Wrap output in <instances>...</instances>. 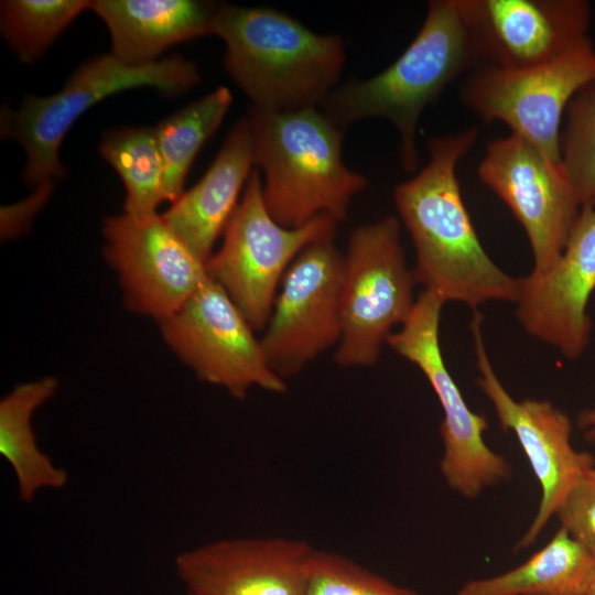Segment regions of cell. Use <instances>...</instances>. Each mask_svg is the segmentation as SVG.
I'll use <instances>...</instances> for the list:
<instances>
[{"label":"cell","instance_id":"d4e9b609","mask_svg":"<svg viewBox=\"0 0 595 595\" xmlns=\"http://www.w3.org/2000/svg\"><path fill=\"white\" fill-rule=\"evenodd\" d=\"M560 138L561 167L582 207L595 205V82L582 88L566 108Z\"/></svg>","mask_w":595,"mask_h":595},{"label":"cell","instance_id":"5b68a950","mask_svg":"<svg viewBox=\"0 0 595 595\" xmlns=\"http://www.w3.org/2000/svg\"><path fill=\"white\" fill-rule=\"evenodd\" d=\"M198 83L197 66L181 55L138 66L126 65L110 53L99 55L80 64L57 93L26 95L19 108H2L1 137L17 141L24 150L22 180L28 186L54 184L66 173L60 159L62 142L94 105L139 87L177 96Z\"/></svg>","mask_w":595,"mask_h":595},{"label":"cell","instance_id":"5bb4252c","mask_svg":"<svg viewBox=\"0 0 595 595\" xmlns=\"http://www.w3.org/2000/svg\"><path fill=\"white\" fill-rule=\"evenodd\" d=\"M482 64L526 68L591 42L586 0H456Z\"/></svg>","mask_w":595,"mask_h":595},{"label":"cell","instance_id":"30bf717a","mask_svg":"<svg viewBox=\"0 0 595 595\" xmlns=\"http://www.w3.org/2000/svg\"><path fill=\"white\" fill-rule=\"evenodd\" d=\"M159 323L164 340L196 376L231 397L245 399L255 387L286 391V381L270 368L255 329L209 277Z\"/></svg>","mask_w":595,"mask_h":595},{"label":"cell","instance_id":"8fae6325","mask_svg":"<svg viewBox=\"0 0 595 595\" xmlns=\"http://www.w3.org/2000/svg\"><path fill=\"white\" fill-rule=\"evenodd\" d=\"M344 255L334 237L305 247L288 268L260 339L272 371L286 380L342 335Z\"/></svg>","mask_w":595,"mask_h":595},{"label":"cell","instance_id":"e0dca14e","mask_svg":"<svg viewBox=\"0 0 595 595\" xmlns=\"http://www.w3.org/2000/svg\"><path fill=\"white\" fill-rule=\"evenodd\" d=\"M313 549L282 537L221 539L180 553L175 570L188 595H305Z\"/></svg>","mask_w":595,"mask_h":595},{"label":"cell","instance_id":"44dd1931","mask_svg":"<svg viewBox=\"0 0 595 595\" xmlns=\"http://www.w3.org/2000/svg\"><path fill=\"white\" fill-rule=\"evenodd\" d=\"M595 560L560 527L519 566L464 583L456 595H586Z\"/></svg>","mask_w":595,"mask_h":595},{"label":"cell","instance_id":"f1b7e54d","mask_svg":"<svg viewBox=\"0 0 595 595\" xmlns=\"http://www.w3.org/2000/svg\"><path fill=\"white\" fill-rule=\"evenodd\" d=\"M586 595H595V573L591 580Z\"/></svg>","mask_w":595,"mask_h":595},{"label":"cell","instance_id":"4fadbf2b","mask_svg":"<svg viewBox=\"0 0 595 595\" xmlns=\"http://www.w3.org/2000/svg\"><path fill=\"white\" fill-rule=\"evenodd\" d=\"M478 176L524 229L533 256L530 273L545 272L563 251L582 208L561 165L511 133L488 143Z\"/></svg>","mask_w":595,"mask_h":595},{"label":"cell","instance_id":"d6986e66","mask_svg":"<svg viewBox=\"0 0 595 595\" xmlns=\"http://www.w3.org/2000/svg\"><path fill=\"white\" fill-rule=\"evenodd\" d=\"M216 2L197 0H94L89 10L107 25L119 62H158L172 45L210 34Z\"/></svg>","mask_w":595,"mask_h":595},{"label":"cell","instance_id":"3957f363","mask_svg":"<svg viewBox=\"0 0 595 595\" xmlns=\"http://www.w3.org/2000/svg\"><path fill=\"white\" fill-rule=\"evenodd\" d=\"M480 65L456 0H432L421 29L383 72L337 86L320 110L339 129L367 118L389 120L400 136L403 167L418 165L416 128L425 107L469 67Z\"/></svg>","mask_w":595,"mask_h":595},{"label":"cell","instance_id":"2e32d148","mask_svg":"<svg viewBox=\"0 0 595 595\" xmlns=\"http://www.w3.org/2000/svg\"><path fill=\"white\" fill-rule=\"evenodd\" d=\"M595 290V205L585 206L565 247L543 273L520 278L516 315L528 334L574 360L592 333L587 305Z\"/></svg>","mask_w":595,"mask_h":595},{"label":"cell","instance_id":"7a4b0ae2","mask_svg":"<svg viewBox=\"0 0 595 595\" xmlns=\"http://www.w3.org/2000/svg\"><path fill=\"white\" fill-rule=\"evenodd\" d=\"M210 34L225 44L229 77L261 110L316 108L345 64L340 36L316 34L270 8L217 3Z\"/></svg>","mask_w":595,"mask_h":595},{"label":"cell","instance_id":"8992f818","mask_svg":"<svg viewBox=\"0 0 595 595\" xmlns=\"http://www.w3.org/2000/svg\"><path fill=\"white\" fill-rule=\"evenodd\" d=\"M416 284L401 244V223L388 216L355 228L344 255L342 335L335 361L342 367L378 363L396 325L409 317Z\"/></svg>","mask_w":595,"mask_h":595},{"label":"cell","instance_id":"9c48e42d","mask_svg":"<svg viewBox=\"0 0 595 595\" xmlns=\"http://www.w3.org/2000/svg\"><path fill=\"white\" fill-rule=\"evenodd\" d=\"M595 82L592 42L552 62L501 68L482 64L466 79L463 101L483 120L501 121L561 165V121L573 97Z\"/></svg>","mask_w":595,"mask_h":595},{"label":"cell","instance_id":"ba28073f","mask_svg":"<svg viewBox=\"0 0 595 595\" xmlns=\"http://www.w3.org/2000/svg\"><path fill=\"white\" fill-rule=\"evenodd\" d=\"M443 305L437 295L423 290L409 317L386 344L428 379L443 411L441 474L452 490L475 499L487 488L508 482L512 468L486 444L487 418L470 410L444 363L440 345Z\"/></svg>","mask_w":595,"mask_h":595},{"label":"cell","instance_id":"603a6c76","mask_svg":"<svg viewBox=\"0 0 595 595\" xmlns=\"http://www.w3.org/2000/svg\"><path fill=\"white\" fill-rule=\"evenodd\" d=\"M99 155L120 176L125 213H156L164 198V169L154 127H120L102 133Z\"/></svg>","mask_w":595,"mask_h":595},{"label":"cell","instance_id":"cb8c5ba5","mask_svg":"<svg viewBox=\"0 0 595 595\" xmlns=\"http://www.w3.org/2000/svg\"><path fill=\"white\" fill-rule=\"evenodd\" d=\"M89 4L86 0H4L0 31L19 61L33 64Z\"/></svg>","mask_w":595,"mask_h":595},{"label":"cell","instance_id":"9a60e30c","mask_svg":"<svg viewBox=\"0 0 595 595\" xmlns=\"http://www.w3.org/2000/svg\"><path fill=\"white\" fill-rule=\"evenodd\" d=\"M104 255L117 271L126 305L159 322L180 309L208 277L162 215L107 217Z\"/></svg>","mask_w":595,"mask_h":595},{"label":"cell","instance_id":"6da1fadb","mask_svg":"<svg viewBox=\"0 0 595 595\" xmlns=\"http://www.w3.org/2000/svg\"><path fill=\"white\" fill-rule=\"evenodd\" d=\"M477 138L474 127L432 138L428 164L393 190L415 250L416 284L473 311L489 301L516 303L520 291V278L501 270L484 249L463 201L457 164Z\"/></svg>","mask_w":595,"mask_h":595},{"label":"cell","instance_id":"52a82bcc","mask_svg":"<svg viewBox=\"0 0 595 595\" xmlns=\"http://www.w3.org/2000/svg\"><path fill=\"white\" fill-rule=\"evenodd\" d=\"M337 221L323 215L302 227L286 228L269 213L259 169L251 172L224 240L206 263L255 331L264 328L277 290L298 255L314 241L335 237Z\"/></svg>","mask_w":595,"mask_h":595},{"label":"cell","instance_id":"7402d4cb","mask_svg":"<svg viewBox=\"0 0 595 595\" xmlns=\"http://www.w3.org/2000/svg\"><path fill=\"white\" fill-rule=\"evenodd\" d=\"M231 102L230 90L219 86L154 127L164 169L166 202L172 204L183 194L196 155L218 130Z\"/></svg>","mask_w":595,"mask_h":595},{"label":"cell","instance_id":"ac0fdd59","mask_svg":"<svg viewBox=\"0 0 595 595\" xmlns=\"http://www.w3.org/2000/svg\"><path fill=\"white\" fill-rule=\"evenodd\" d=\"M255 165L252 130L246 117L231 127L203 177L162 214L169 227L205 264L231 219Z\"/></svg>","mask_w":595,"mask_h":595},{"label":"cell","instance_id":"7c38bea8","mask_svg":"<svg viewBox=\"0 0 595 595\" xmlns=\"http://www.w3.org/2000/svg\"><path fill=\"white\" fill-rule=\"evenodd\" d=\"M483 316L474 311L473 335L478 378L476 383L494 407L504 431H511L524 452L541 488L537 513L517 542L516 549L530 548L577 479L595 466L587 452L573 447L572 422L566 413L547 400H515L496 375L482 334Z\"/></svg>","mask_w":595,"mask_h":595},{"label":"cell","instance_id":"484cf974","mask_svg":"<svg viewBox=\"0 0 595 595\" xmlns=\"http://www.w3.org/2000/svg\"><path fill=\"white\" fill-rule=\"evenodd\" d=\"M305 595H420L367 570L350 559L313 549Z\"/></svg>","mask_w":595,"mask_h":595},{"label":"cell","instance_id":"277c9868","mask_svg":"<svg viewBox=\"0 0 595 595\" xmlns=\"http://www.w3.org/2000/svg\"><path fill=\"white\" fill-rule=\"evenodd\" d=\"M248 119L270 215L286 228L323 215L345 219L368 181L345 165L342 129L316 108L277 112L251 106Z\"/></svg>","mask_w":595,"mask_h":595},{"label":"cell","instance_id":"83f0119b","mask_svg":"<svg viewBox=\"0 0 595 595\" xmlns=\"http://www.w3.org/2000/svg\"><path fill=\"white\" fill-rule=\"evenodd\" d=\"M576 424L585 441L595 444V408L581 411L576 416Z\"/></svg>","mask_w":595,"mask_h":595},{"label":"cell","instance_id":"4316f807","mask_svg":"<svg viewBox=\"0 0 595 595\" xmlns=\"http://www.w3.org/2000/svg\"><path fill=\"white\" fill-rule=\"evenodd\" d=\"M561 528L595 560V466L585 472L559 505Z\"/></svg>","mask_w":595,"mask_h":595},{"label":"cell","instance_id":"ffe728a7","mask_svg":"<svg viewBox=\"0 0 595 595\" xmlns=\"http://www.w3.org/2000/svg\"><path fill=\"white\" fill-rule=\"evenodd\" d=\"M57 380L45 377L15 386L0 401V454L14 472L21 501L31 502L42 489L63 488L67 473L37 446L32 428L34 411L57 390Z\"/></svg>","mask_w":595,"mask_h":595}]
</instances>
